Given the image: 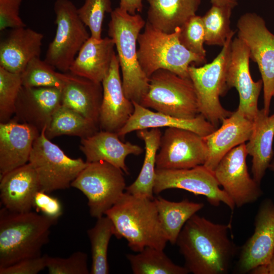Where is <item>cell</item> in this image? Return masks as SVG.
Listing matches in <instances>:
<instances>
[{
  "label": "cell",
  "mask_w": 274,
  "mask_h": 274,
  "mask_svg": "<svg viewBox=\"0 0 274 274\" xmlns=\"http://www.w3.org/2000/svg\"><path fill=\"white\" fill-rule=\"evenodd\" d=\"M230 228V224L216 223L196 214L187 221L176 244L189 272H228L236 249L229 235Z\"/></svg>",
  "instance_id": "1"
},
{
  "label": "cell",
  "mask_w": 274,
  "mask_h": 274,
  "mask_svg": "<svg viewBox=\"0 0 274 274\" xmlns=\"http://www.w3.org/2000/svg\"><path fill=\"white\" fill-rule=\"evenodd\" d=\"M113 223L114 235L125 238L129 248L140 252L149 247L164 250L168 242L154 199L125 192L106 214Z\"/></svg>",
  "instance_id": "2"
},
{
  "label": "cell",
  "mask_w": 274,
  "mask_h": 274,
  "mask_svg": "<svg viewBox=\"0 0 274 274\" xmlns=\"http://www.w3.org/2000/svg\"><path fill=\"white\" fill-rule=\"evenodd\" d=\"M57 220L31 211H0V268L20 260L41 256Z\"/></svg>",
  "instance_id": "3"
},
{
  "label": "cell",
  "mask_w": 274,
  "mask_h": 274,
  "mask_svg": "<svg viewBox=\"0 0 274 274\" xmlns=\"http://www.w3.org/2000/svg\"><path fill=\"white\" fill-rule=\"evenodd\" d=\"M146 22L139 14L131 15L119 7L111 13L108 35L115 43L124 92L132 101L140 103L147 92L149 78L142 70L138 57L136 43Z\"/></svg>",
  "instance_id": "4"
},
{
  "label": "cell",
  "mask_w": 274,
  "mask_h": 274,
  "mask_svg": "<svg viewBox=\"0 0 274 274\" xmlns=\"http://www.w3.org/2000/svg\"><path fill=\"white\" fill-rule=\"evenodd\" d=\"M138 39V57L140 66L149 78L156 71L163 69L189 78L188 68L194 63L206 62V57L193 53L180 42V27L172 33L163 32L146 22Z\"/></svg>",
  "instance_id": "5"
},
{
  "label": "cell",
  "mask_w": 274,
  "mask_h": 274,
  "mask_svg": "<svg viewBox=\"0 0 274 274\" xmlns=\"http://www.w3.org/2000/svg\"><path fill=\"white\" fill-rule=\"evenodd\" d=\"M144 107L173 117L192 119L199 114L197 96L190 78L160 69L149 78L147 92L140 103Z\"/></svg>",
  "instance_id": "6"
},
{
  "label": "cell",
  "mask_w": 274,
  "mask_h": 274,
  "mask_svg": "<svg viewBox=\"0 0 274 274\" xmlns=\"http://www.w3.org/2000/svg\"><path fill=\"white\" fill-rule=\"evenodd\" d=\"M235 32L228 37L221 52L211 62L200 67L190 65L188 68L197 96L199 114L216 128L224 119L233 113L223 107L220 97L228 90L226 76Z\"/></svg>",
  "instance_id": "7"
},
{
  "label": "cell",
  "mask_w": 274,
  "mask_h": 274,
  "mask_svg": "<svg viewBox=\"0 0 274 274\" xmlns=\"http://www.w3.org/2000/svg\"><path fill=\"white\" fill-rule=\"evenodd\" d=\"M44 128L34 142L29 162L38 175L41 190L47 193L71 187L88 163L72 158L45 135Z\"/></svg>",
  "instance_id": "8"
},
{
  "label": "cell",
  "mask_w": 274,
  "mask_h": 274,
  "mask_svg": "<svg viewBox=\"0 0 274 274\" xmlns=\"http://www.w3.org/2000/svg\"><path fill=\"white\" fill-rule=\"evenodd\" d=\"M71 187L86 196L90 215L96 219L105 215L123 194L126 187L124 172L103 161L88 163Z\"/></svg>",
  "instance_id": "9"
},
{
  "label": "cell",
  "mask_w": 274,
  "mask_h": 274,
  "mask_svg": "<svg viewBox=\"0 0 274 274\" xmlns=\"http://www.w3.org/2000/svg\"><path fill=\"white\" fill-rule=\"evenodd\" d=\"M70 0H56L54 5L56 30L44 60L62 72L69 71L78 52L90 36Z\"/></svg>",
  "instance_id": "10"
},
{
  "label": "cell",
  "mask_w": 274,
  "mask_h": 274,
  "mask_svg": "<svg viewBox=\"0 0 274 274\" xmlns=\"http://www.w3.org/2000/svg\"><path fill=\"white\" fill-rule=\"evenodd\" d=\"M237 37L248 46L250 57L257 64L263 87V109L269 114L274 94V35L264 20L255 13L242 15L237 23Z\"/></svg>",
  "instance_id": "11"
},
{
  "label": "cell",
  "mask_w": 274,
  "mask_h": 274,
  "mask_svg": "<svg viewBox=\"0 0 274 274\" xmlns=\"http://www.w3.org/2000/svg\"><path fill=\"white\" fill-rule=\"evenodd\" d=\"M220 186L213 172L200 165L188 169H156L153 192L158 194L169 189H183L205 196L214 207L223 203L233 211L235 208L233 202Z\"/></svg>",
  "instance_id": "12"
},
{
  "label": "cell",
  "mask_w": 274,
  "mask_h": 274,
  "mask_svg": "<svg viewBox=\"0 0 274 274\" xmlns=\"http://www.w3.org/2000/svg\"><path fill=\"white\" fill-rule=\"evenodd\" d=\"M207 156L203 136L191 130L167 127L161 136L156 169L191 168L203 165Z\"/></svg>",
  "instance_id": "13"
},
{
  "label": "cell",
  "mask_w": 274,
  "mask_h": 274,
  "mask_svg": "<svg viewBox=\"0 0 274 274\" xmlns=\"http://www.w3.org/2000/svg\"><path fill=\"white\" fill-rule=\"evenodd\" d=\"M246 144L228 152L213 172L223 190L240 208L257 201L263 194L260 184L251 178L246 163Z\"/></svg>",
  "instance_id": "14"
},
{
  "label": "cell",
  "mask_w": 274,
  "mask_h": 274,
  "mask_svg": "<svg viewBox=\"0 0 274 274\" xmlns=\"http://www.w3.org/2000/svg\"><path fill=\"white\" fill-rule=\"evenodd\" d=\"M249 49L238 37L232 40L228 63L226 82L228 90L234 87L239 95L237 109L253 120L259 109L258 98L263 86L262 79L253 80L250 72Z\"/></svg>",
  "instance_id": "15"
},
{
  "label": "cell",
  "mask_w": 274,
  "mask_h": 274,
  "mask_svg": "<svg viewBox=\"0 0 274 274\" xmlns=\"http://www.w3.org/2000/svg\"><path fill=\"white\" fill-rule=\"evenodd\" d=\"M274 252V203L269 198L260 204L254 221V231L243 245L236 264L239 273H250L267 263Z\"/></svg>",
  "instance_id": "16"
},
{
  "label": "cell",
  "mask_w": 274,
  "mask_h": 274,
  "mask_svg": "<svg viewBox=\"0 0 274 274\" xmlns=\"http://www.w3.org/2000/svg\"><path fill=\"white\" fill-rule=\"evenodd\" d=\"M120 70L118 57L115 53L109 71L101 82L102 99L98 120L100 130L117 133L134 112L132 101L124 92Z\"/></svg>",
  "instance_id": "17"
},
{
  "label": "cell",
  "mask_w": 274,
  "mask_h": 274,
  "mask_svg": "<svg viewBox=\"0 0 274 274\" xmlns=\"http://www.w3.org/2000/svg\"><path fill=\"white\" fill-rule=\"evenodd\" d=\"M61 105V89L22 86L15 104L13 119L31 125L41 132L49 125Z\"/></svg>",
  "instance_id": "18"
},
{
  "label": "cell",
  "mask_w": 274,
  "mask_h": 274,
  "mask_svg": "<svg viewBox=\"0 0 274 274\" xmlns=\"http://www.w3.org/2000/svg\"><path fill=\"white\" fill-rule=\"evenodd\" d=\"M41 132L12 118L0 123V174L3 175L29 162L36 139Z\"/></svg>",
  "instance_id": "19"
},
{
  "label": "cell",
  "mask_w": 274,
  "mask_h": 274,
  "mask_svg": "<svg viewBox=\"0 0 274 274\" xmlns=\"http://www.w3.org/2000/svg\"><path fill=\"white\" fill-rule=\"evenodd\" d=\"M253 125V120L238 109L224 119L219 128L203 136L208 148V156L203 165L213 172L228 152L249 140Z\"/></svg>",
  "instance_id": "20"
},
{
  "label": "cell",
  "mask_w": 274,
  "mask_h": 274,
  "mask_svg": "<svg viewBox=\"0 0 274 274\" xmlns=\"http://www.w3.org/2000/svg\"><path fill=\"white\" fill-rule=\"evenodd\" d=\"M39 190L41 186L38 175L29 162L1 175V202L11 212L31 211L35 196Z\"/></svg>",
  "instance_id": "21"
},
{
  "label": "cell",
  "mask_w": 274,
  "mask_h": 274,
  "mask_svg": "<svg viewBox=\"0 0 274 274\" xmlns=\"http://www.w3.org/2000/svg\"><path fill=\"white\" fill-rule=\"evenodd\" d=\"M79 148L86 162L105 161L120 168L126 175L129 174L125 164L126 157L139 155L144 152L138 145L122 142L117 133L102 130L81 139Z\"/></svg>",
  "instance_id": "22"
},
{
  "label": "cell",
  "mask_w": 274,
  "mask_h": 274,
  "mask_svg": "<svg viewBox=\"0 0 274 274\" xmlns=\"http://www.w3.org/2000/svg\"><path fill=\"white\" fill-rule=\"evenodd\" d=\"M132 102L134 107L133 113L117 132L121 139L133 131L163 127L187 129L202 136L209 135L217 129L200 114L192 119L180 118L153 111L138 102Z\"/></svg>",
  "instance_id": "23"
},
{
  "label": "cell",
  "mask_w": 274,
  "mask_h": 274,
  "mask_svg": "<svg viewBox=\"0 0 274 274\" xmlns=\"http://www.w3.org/2000/svg\"><path fill=\"white\" fill-rule=\"evenodd\" d=\"M44 36L26 27L12 29L0 43V66L21 74L33 58L40 57Z\"/></svg>",
  "instance_id": "24"
},
{
  "label": "cell",
  "mask_w": 274,
  "mask_h": 274,
  "mask_svg": "<svg viewBox=\"0 0 274 274\" xmlns=\"http://www.w3.org/2000/svg\"><path fill=\"white\" fill-rule=\"evenodd\" d=\"M115 43L110 37L100 40L91 37L81 47L69 71L97 83H101L110 68Z\"/></svg>",
  "instance_id": "25"
},
{
  "label": "cell",
  "mask_w": 274,
  "mask_h": 274,
  "mask_svg": "<svg viewBox=\"0 0 274 274\" xmlns=\"http://www.w3.org/2000/svg\"><path fill=\"white\" fill-rule=\"evenodd\" d=\"M273 138L274 113L269 115L263 108L259 109L253 119L251 136L246 144L247 153L252 157L253 178L259 184L272 160Z\"/></svg>",
  "instance_id": "26"
},
{
  "label": "cell",
  "mask_w": 274,
  "mask_h": 274,
  "mask_svg": "<svg viewBox=\"0 0 274 274\" xmlns=\"http://www.w3.org/2000/svg\"><path fill=\"white\" fill-rule=\"evenodd\" d=\"M102 92L101 83L71 73L68 81L61 89V105L99 126Z\"/></svg>",
  "instance_id": "27"
},
{
  "label": "cell",
  "mask_w": 274,
  "mask_h": 274,
  "mask_svg": "<svg viewBox=\"0 0 274 274\" xmlns=\"http://www.w3.org/2000/svg\"><path fill=\"white\" fill-rule=\"evenodd\" d=\"M147 22L166 33H172L196 15L200 0H147Z\"/></svg>",
  "instance_id": "28"
},
{
  "label": "cell",
  "mask_w": 274,
  "mask_h": 274,
  "mask_svg": "<svg viewBox=\"0 0 274 274\" xmlns=\"http://www.w3.org/2000/svg\"><path fill=\"white\" fill-rule=\"evenodd\" d=\"M136 135L144 142L145 158L138 177L126 187L125 192L136 196L154 199L156 158L162 133L158 128H154L138 130Z\"/></svg>",
  "instance_id": "29"
},
{
  "label": "cell",
  "mask_w": 274,
  "mask_h": 274,
  "mask_svg": "<svg viewBox=\"0 0 274 274\" xmlns=\"http://www.w3.org/2000/svg\"><path fill=\"white\" fill-rule=\"evenodd\" d=\"M159 221L168 242L176 243L178 237L187 221L204 207L202 202L184 199L175 202L159 196L154 198Z\"/></svg>",
  "instance_id": "30"
},
{
  "label": "cell",
  "mask_w": 274,
  "mask_h": 274,
  "mask_svg": "<svg viewBox=\"0 0 274 274\" xmlns=\"http://www.w3.org/2000/svg\"><path fill=\"white\" fill-rule=\"evenodd\" d=\"M99 130L98 125L61 105L54 113L49 125L45 129V135L49 140L62 135L83 139Z\"/></svg>",
  "instance_id": "31"
},
{
  "label": "cell",
  "mask_w": 274,
  "mask_h": 274,
  "mask_svg": "<svg viewBox=\"0 0 274 274\" xmlns=\"http://www.w3.org/2000/svg\"><path fill=\"white\" fill-rule=\"evenodd\" d=\"M134 274H187L184 267L174 263L163 250L147 247L136 254L126 255Z\"/></svg>",
  "instance_id": "32"
},
{
  "label": "cell",
  "mask_w": 274,
  "mask_h": 274,
  "mask_svg": "<svg viewBox=\"0 0 274 274\" xmlns=\"http://www.w3.org/2000/svg\"><path fill=\"white\" fill-rule=\"evenodd\" d=\"M114 231L113 223L106 215L97 218L94 226L87 230L92 260L90 273H109L108 250Z\"/></svg>",
  "instance_id": "33"
},
{
  "label": "cell",
  "mask_w": 274,
  "mask_h": 274,
  "mask_svg": "<svg viewBox=\"0 0 274 274\" xmlns=\"http://www.w3.org/2000/svg\"><path fill=\"white\" fill-rule=\"evenodd\" d=\"M71 74L56 72L55 68L40 57L32 59L21 73L22 86L27 87H53L62 89Z\"/></svg>",
  "instance_id": "34"
},
{
  "label": "cell",
  "mask_w": 274,
  "mask_h": 274,
  "mask_svg": "<svg viewBox=\"0 0 274 274\" xmlns=\"http://www.w3.org/2000/svg\"><path fill=\"white\" fill-rule=\"evenodd\" d=\"M232 8L212 5L201 17L208 45L223 46L228 37L234 31L230 28Z\"/></svg>",
  "instance_id": "35"
},
{
  "label": "cell",
  "mask_w": 274,
  "mask_h": 274,
  "mask_svg": "<svg viewBox=\"0 0 274 274\" xmlns=\"http://www.w3.org/2000/svg\"><path fill=\"white\" fill-rule=\"evenodd\" d=\"M22 86L21 74L0 66V122L10 121L14 115L15 104Z\"/></svg>",
  "instance_id": "36"
},
{
  "label": "cell",
  "mask_w": 274,
  "mask_h": 274,
  "mask_svg": "<svg viewBox=\"0 0 274 274\" xmlns=\"http://www.w3.org/2000/svg\"><path fill=\"white\" fill-rule=\"evenodd\" d=\"M77 11L81 20L89 28L90 37L101 39L105 14L113 11L111 0H85Z\"/></svg>",
  "instance_id": "37"
},
{
  "label": "cell",
  "mask_w": 274,
  "mask_h": 274,
  "mask_svg": "<svg viewBox=\"0 0 274 274\" xmlns=\"http://www.w3.org/2000/svg\"><path fill=\"white\" fill-rule=\"evenodd\" d=\"M180 43L188 50L196 54L206 57L203 47L205 31L201 16L195 15L181 27L179 33Z\"/></svg>",
  "instance_id": "38"
},
{
  "label": "cell",
  "mask_w": 274,
  "mask_h": 274,
  "mask_svg": "<svg viewBox=\"0 0 274 274\" xmlns=\"http://www.w3.org/2000/svg\"><path fill=\"white\" fill-rule=\"evenodd\" d=\"M50 274H89L88 256L76 251L67 258L48 256L47 267Z\"/></svg>",
  "instance_id": "39"
},
{
  "label": "cell",
  "mask_w": 274,
  "mask_h": 274,
  "mask_svg": "<svg viewBox=\"0 0 274 274\" xmlns=\"http://www.w3.org/2000/svg\"><path fill=\"white\" fill-rule=\"evenodd\" d=\"M22 0H0V30L26 27L19 15Z\"/></svg>",
  "instance_id": "40"
},
{
  "label": "cell",
  "mask_w": 274,
  "mask_h": 274,
  "mask_svg": "<svg viewBox=\"0 0 274 274\" xmlns=\"http://www.w3.org/2000/svg\"><path fill=\"white\" fill-rule=\"evenodd\" d=\"M48 255L20 260L7 267L0 268V274H37L47 267Z\"/></svg>",
  "instance_id": "41"
},
{
  "label": "cell",
  "mask_w": 274,
  "mask_h": 274,
  "mask_svg": "<svg viewBox=\"0 0 274 274\" xmlns=\"http://www.w3.org/2000/svg\"><path fill=\"white\" fill-rule=\"evenodd\" d=\"M48 194L42 190L38 191L34 197L33 207L44 215L58 220L63 213L61 203L58 198Z\"/></svg>",
  "instance_id": "42"
},
{
  "label": "cell",
  "mask_w": 274,
  "mask_h": 274,
  "mask_svg": "<svg viewBox=\"0 0 274 274\" xmlns=\"http://www.w3.org/2000/svg\"><path fill=\"white\" fill-rule=\"evenodd\" d=\"M143 0H120L119 8L131 15L136 11L141 12L143 10Z\"/></svg>",
  "instance_id": "43"
},
{
  "label": "cell",
  "mask_w": 274,
  "mask_h": 274,
  "mask_svg": "<svg viewBox=\"0 0 274 274\" xmlns=\"http://www.w3.org/2000/svg\"><path fill=\"white\" fill-rule=\"evenodd\" d=\"M250 273L274 274V252L267 263L253 269Z\"/></svg>",
  "instance_id": "44"
},
{
  "label": "cell",
  "mask_w": 274,
  "mask_h": 274,
  "mask_svg": "<svg viewBox=\"0 0 274 274\" xmlns=\"http://www.w3.org/2000/svg\"><path fill=\"white\" fill-rule=\"evenodd\" d=\"M212 5L228 7L233 9L238 5V0H210Z\"/></svg>",
  "instance_id": "45"
},
{
  "label": "cell",
  "mask_w": 274,
  "mask_h": 274,
  "mask_svg": "<svg viewBox=\"0 0 274 274\" xmlns=\"http://www.w3.org/2000/svg\"><path fill=\"white\" fill-rule=\"evenodd\" d=\"M268 168L274 173V159H272L271 161L270 164H269V166L268 167Z\"/></svg>",
  "instance_id": "46"
},
{
  "label": "cell",
  "mask_w": 274,
  "mask_h": 274,
  "mask_svg": "<svg viewBox=\"0 0 274 274\" xmlns=\"http://www.w3.org/2000/svg\"><path fill=\"white\" fill-rule=\"evenodd\" d=\"M273 97H274V94H273Z\"/></svg>",
  "instance_id": "47"
}]
</instances>
